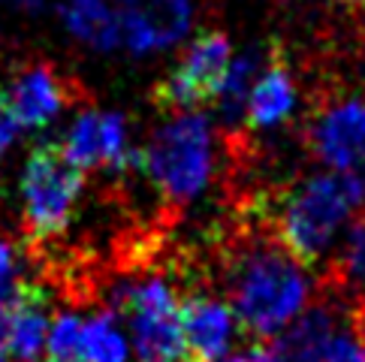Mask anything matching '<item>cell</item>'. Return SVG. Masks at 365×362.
<instances>
[{
  "label": "cell",
  "mask_w": 365,
  "mask_h": 362,
  "mask_svg": "<svg viewBox=\"0 0 365 362\" xmlns=\"http://www.w3.org/2000/svg\"><path fill=\"white\" fill-rule=\"evenodd\" d=\"M82 175L63 160L58 145H40L31 151L21 170V209L24 221L36 236H58L67 229L82 193Z\"/></svg>",
  "instance_id": "obj_5"
},
{
  "label": "cell",
  "mask_w": 365,
  "mask_h": 362,
  "mask_svg": "<svg viewBox=\"0 0 365 362\" xmlns=\"http://www.w3.org/2000/svg\"><path fill=\"white\" fill-rule=\"evenodd\" d=\"M115 302L130 323V344L139 362H190L181 305L166 281L145 278L124 284L115 293Z\"/></svg>",
  "instance_id": "obj_4"
},
{
  "label": "cell",
  "mask_w": 365,
  "mask_h": 362,
  "mask_svg": "<svg viewBox=\"0 0 365 362\" xmlns=\"http://www.w3.org/2000/svg\"><path fill=\"white\" fill-rule=\"evenodd\" d=\"M314 157L332 172H350L365 163V97L344 94L317 109L308 127Z\"/></svg>",
  "instance_id": "obj_8"
},
{
  "label": "cell",
  "mask_w": 365,
  "mask_h": 362,
  "mask_svg": "<svg viewBox=\"0 0 365 362\" xmlns=\"http://www.w3.org/2000/svg\"><path fill=\"white\" fill-rule=\"evenodd\" d=\"M58 19L76 43L109 55L121 48V19L112 0H61Z\"/></svg>",
  "instance_id": "obj_12"
},
{
  "label": "cell",
  "mask_w": 365,
  "mask_h": 362,
  "mask_svg": "<svg viewBox=\"0 0 365 362\" xmlns=\"http://www.w3.org/2000/svg\"><path fill=\"white\" fill-rule=\"evenodd\" d=\"M272 51L266 48H245L242 55H232L230 61V70L220 82L217 94H215V109H217V118L224 127H242L245 124V115H247V97H251V88L257 82V76L263 73V67L269 63Z\"/></svg>",
  "instance_id": "obj_14"
},
{
  "label": "cell",
  "mask_w": 365,
  "mask_h": 362,
  "mask_svg": "<svg viewBox=\"0 0 365 362\" xmlns=\"http://www.w3.org/2000/svg\"><path fill=\"white\" fill-rule=\"evenodd\" d=\"M19 133H21V124H19L16 112H12V106H9L6 90H0V157L9 154V148L19 142Z\"/></svg>",
  "instance_id": "obj_22"
},
{
  "label": "cell",
  "mask_w": 365,
  "mask_h": 362,
  "mask_svg": "<svg viewBox=\"0 0 365 362\" xmlns=\"http://www.w3.org/2000/svg\"><path fill=\"white\" fill-rule=\"evenodd\" d=\"M6 97L21 130H46L70 106V88L51 63L21 67L12 76Z\"/></svg>",
  "instance_id": "obj_9"
},
{
  "label": "cell",
  "mask_w": 365,
  "mask_h": 362,
  "mask_svg": "<svg viewBox=\"0 0 365 362\" xmlns=\"http://www.w3.org/2000/svg\"><path fill=\"white\" fill-rule=\"evenodd\" d=\"M341 269L356 287H365V212H362V217H356V224L347 229L344 251H341Z\"/></svg>",
  "instance_id": "obj_20"
},
{
  "label": "cell",
  "mask_w": 365,
  "mask_h": 362,
  "mask_svg": "<svg viewBox=\"0 0 365 362\" xmlns=\"http://www.w3.org/2000/svg\"><path fill=\"white\" fill-rule=\"evenodd\" d=\"M344 4H356V6H365V0H344Z\"/></svg>",
  "instance_id": "obj_26"
},
{
  "label": "cell",
  "mask_w": 365,
  "mask_h": 362,
  "mask_svg": "<svg viewBox=\"0 0 365 362\" xmlns=\"http://www.w3.org/2000/svg\"><path fill=\"white\" fill-rule=\"evenodd\" d=\"M0 4H6L12 9H19V12H40L46 0H0Z\"/></svg>",
  "instance_id": "obj_25"
},
{
  "label": "cell",
  "mask_w": 365,
  "mask_h": 362,
  "mask_svg": "<svg viewBox=\"0 0 365 362\" xmlns=\"http://www.w3.org/2000/svg\"><path fill=\"white\" fill-rule=\"evenodd\" d=\"M217 362H275V356H272V347L251 344V347H242V351H236V353H227Z\"/></svg>",
  "instance_id": "obj_23"
},
{
  "label": "cell",
  "mask_w": 365,
  "mask_h": 362,
  "mask_svg": "<svg viewBox=\"0 0 365 362\" xmlns=\"http://www.w3.org/2000/svg\"><path fill=\"white\" fill-rule=\"evenodd\" d=\"M296 109H299L296 76L281 58L272 55L251 88L245 124L254 127V130H278V127H284L293 118Z\"/></svg>",
  "instance_id": "obj_11"
},
{
  "label": "cell",
  "mask_w": 365,
  "mask_h": 362,
  "mask_svg": "<svg viewBox=\"0 0 365 362\" xmlns=\"http://www.w3.org/2000/svg\"><path fill=\"white\" fill-rule=\"evenodd\" d=\"M142 170L169 202L185 205L208 190L217 170L215 124L202 109L173 112L151 133Z\"/></svg>",
  "instance_id": "obj_2"
},
{
  "label": "cell",
  "mask_w": 365,
  "mask_h": 362,
  "mask_svg": "<svg viewBox=\"0 0 365 362\" xmlns=\"http://www.w3.org/2000/svg\"><path fill=\"white\" fill-rule=\"evenodd\" d=\"M308 296L311 278L305 263L281 242H247L230 266V308L259 338L284 332L305 311Z\"/></svg>",
  "instance_id": "obj_1"
},
{
  "label": "cell",
  "mask_w": 365,
  "mask_h": 362,
  "mask_svg": "<svg viewBox=\"0 0 365 362\" xmlns=\"http://www.w3.org/2000/svg\"><path fill=\"white\" fill-rule=\"evenodd\" d=\"M48 341V311L36 287L24 290L9 311V356L16 362H40Z\"/></svg>",
  "instance_id": "obj_15"
},
{
  "label": "cell",
  "mask_w": 365,
  "mask_h": 362,
  "mask_svg": "<svg viewBox=\"0 0 365 362\" xmlns=\"http://www.w3.org/2000/svg\"><path fill=\"white\" fill-rule=\"evenodd\" d=\"M181 329H185L190 362H217L230 353L239 329V317L220 299L190 296L181 302Z\"/></svg>",
  "instance_id": "obj_10"
},
{
  "label": "cell",
  "mask_w": 365,
  "mask_h": 362,
  "mask_svg": "<svg viewBox=\"0 0 365 362\" xmlns=\"http://www.w3.org/2000/svg\"><path fill=\"white\" fill-rule=\"evenodd\" d=\"M326 362H365V335L356 329H341L338 326L335 338L329 344Z\"/></svg>",
  "instance_id": "obj_21"
},
{
  "label": "cell",
  "mask_w": 365,
  "mask_h": 362,
  "mask_svg": "<svg viewBox=\"0 0 365 362\" xmlns=\"http://www.w3.org/2000/svg\"><path fill=\"white\" fill-rule=\"evenodd\" d=\"M58 151L79 172L103 166V109H82L63 130Z\"/></svg>",
  "instance_id": "obj_16"
},
{
  "label": "cell",
  "mask_w": 365,
  "mask_h": 362,
  "mask_svg": "<svg viewBox=\"0 0 365 362\" xmlns=\"http://www.w3.org/2000/svg\"><path fill=\"white\" fill-rule=\"evenodd\" d=\"M338 332V320L326 305L308 308L272 341L275 362H326L329 344Z\"/></svg>",
  "instance_id": "obj_13"
},
{
  "label": "cell",
  "mask_w": 365,
  "mask_h": 362,
  "mask_svg": "<svg viewBox=\"0 0 365 362\" xmlns=\"http://www.w3.org/2000/svg\"><path fill=\"white\" fill-rule=\"evenodd\" d=\"M9 311L12 308H0V362L9 356Z\"/></svg>",
  "instance_id": "obj_24"
},
{
  "label": "cell",
  "mask_w": 365,
  "mask_h": 362,
  "mask_svg": "<svg viewBox=\"0 0 365 362\" xmlns=\"http://www.w3.org/2000/svg\"><path fill=\"white\" fill-rule=\"evenodd\" d=\"M73 362H82V359H73Z\"/></svg>",
  "instance_id": "obj_27"
},
{
  "label": "cell",
  "mask_w": 365,
  "mask_h": 362,
  "mask_svg": "<svg viewBox=\"0 0 365 362\" xmlns=\"http://www.w3.org/2000/svg\"><path fill=\"white\" fill-rule=\"evenodd\" d=\"M365 209L354 172H314L290 187L278 212V242L299 263L314 266L329 254L338 229Z\"/></svg>",
  "instance_id": "obj_3"
},
{
  "label": "cell",
  "mask_w": 365,
  "mask_h": 362,
  "mask_svg": "<svg viewBox=\"0 0 365 362\" xmlns=\"http://www.w3.org/2000/svg\"><path fill=\"white\" fill-rule=\"evenodd\" d=\"M232 43L220 31H202L185 46L173 73L158 85V103L169 112L200 109L202 103H212L220 82L230 70Z\"/></svg>",
  "instance_id": "obj_6"
},
{
  "label": "cell",
  "mask_w": 365,
  "mask_h": 362,
  "mask_svg": "<svg viewBox=\"0 0 365 362\" xmlns=\"http://www.w3.org/2000/svg\"><path fill=\"white\" fill-rule=\"evenodd\" d=\"M24 257L16 242L0 239V308H12L24 296Z\"/></svg>",
  "instance_id": "obj_19"
},
{
  "label": "cell",
  "mask_w": 365,
  "mask_h": 362,
  "mask_svg": "<svg viewBox=\"0 0 365 362\" xmlns=\"http://www.w3.org/2000/svg\"><path fill=\"white\" fill-rule=\"evenodd\" d=\"M82 326H85V320H79L73 311L55 317V323L48 326V341H46L48 362H73V359H82L79 356Z\"/></svg>",
  "instance_id": "obj_18"
},
{
  "label": "cell",
  "mask_w": 365,
  "mask_h": 362,
  "mask_svg": "<svg viewBox=\"0 0 365 362\" xmlns=\"http://www.w3.org/2000/svg\"><path fill=\"white\" fill-rule=\"evenodd\" d=\"M121 19V48L151 58L185 43L193 28V0H115Z\"/></svg>",
  "instance_id": "obj_7"
},
{
  "label": "cell",
  "mask_w": 365,
  "mask_h": 362,
  "mask_svg": "<svg viewBox=\"0 0 365 362\" xmlns=\"http://www.w3.org/2000/svg\"><path fill=\"white\" fill-rule=\"evenodd\" d=\"M82 362H130L133 356V344L118 326L112 311H100L82 326Z\"/></svg>",
  "instance_id": "obj_17"
}]
</instances>
